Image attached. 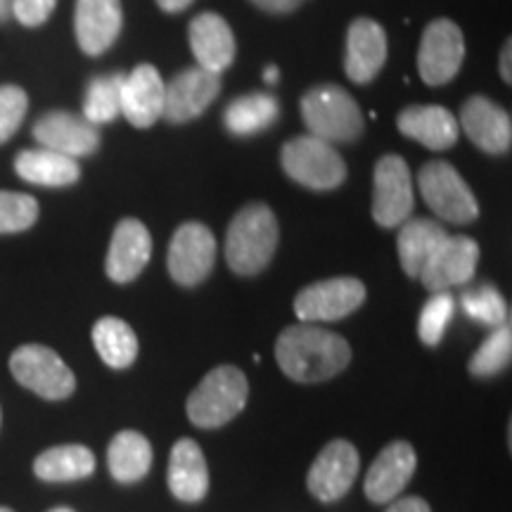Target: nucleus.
Here are the masks:
<instances>
[{
    "label": "nucleus",
    "instance_id": "obj_1",
    "mask_svg": "<svg viewBox=\"0 0 512 512\" xmlns=\"http://www.w3.org/2000/svg\"><path fill=\"white\" fill-rule=\"evenodd\" d=\"M275 358L283 373L294 382H325L351 363L349 342L337 332L313 323L290 325L275 342Z\"/></svg>",
    "mask_w": 512,
    "mask_h": 512
},
{
    "label": "nucleus",
    "instance_id": "obj_2",
    "mask_svg": "<svg viewBox=\"0 0 512 512\" xmlns=\"http://www.w3.org/2000/svg\"><path fill=\"white\" fill-rule=\"evenodd\" d=\"M278 219L266 204L254 202L240 209L226 233V261L238 275H256L271 264L278 247Z\"/></svg>",
    "mask_w": 512,
    "mask_h": 512
},
{
    "label": "nucleus",
    "instance_id": "obj_3",
    "mask_svg": "<svg viewBox=\"0 0 512 512\" xmlns=\"http://www.w3.org/2000/svg\"><path fill=\"white\" fill-rule=\"evenodd\" d=\"M302 119L309 136L325 140V143H354L366 131V121L358 102L344 88L316 86L304 93Z\"/></svg>",
    "mask_w": 512,
    "mask_h": 512
},
{
    "label": "nucleus",
    "instance_id": "obj_4",
    "mask_svg": "<svg viewBox=\"0 0 512 512\" xmlns=\"http://www.w3.org/2000/svg\"><path fill=\"white\" fill-rule=\"evenodd\" d=\"M249 382L247 375L235 366H219L197 384L188 396V418L202 430H216L238 418L247 406Z\"/></svg>",
    "mask_w": 512,
    "mask_h": 512
},
{
    "label": "nucleus",
    "instance_id": "obj_5",
    "mask_svg": "<svg viewBox=\"0 0 512 512\" xmlns=\"http://www.w3.org/2000/svg\"><path fill=\"white\" fill-rule=\"evenodd\" d=\"M280 164L294 183L309 190H335L347 181V162L325 140L297 136L283 145Z\"/></svg>",
    "mask_w": 512,
    "mask_h": 512
},
{
    "label": "nucleus",
    "instance_id": "obj_6",
    "mask_svg": "<svg viewBox=\"0 0 512 512\" xmlns=\"http://www.w3.org/2000/svg\"><path fill=\"white\" fill-rule=\"evenodd\" d=\"M422 200L446 223H472L479 216L475 192L448 162H427L418 174Z\"/></svg>",
    "mask_w": 512,
    "mask_h": 512
},
{
    "label": "nucleus",
    "instance_id": "obj_7",
    "mask_svg": "<svg viewBox=\"0 0 512 512\" xmlns=\"http://www.w3.org/2000/svg\"><path fill=\"white\" fill-rule=\"evenodd\" d=\"M10 370L15 380L29 392L48 401H62L74 394L76 377L60 354L43 344H24L10 356Z\"/></svg>",
    "mask_w": 512,
    "mask_h": 512
},
{
    "label": "nucleus",
    "instance_id": "obj_8",
    "mask_svg": "<svg viewBox=\"0 0 512 512\" xmlns=\"http://www.w3.org/2000/svg\"><path fill=\"white\" fill-rule=\"evenodd\" d=\"M465 60V36L456 22L439 17L422 31L418 72L427 86H446L456 79Z\"/></svg>",
    "mask_w": 512,
    "mask_h": 512
},
{
    "label": "nucleus",
    "instance_id": "obj_9",
    "mask_svg": "<svg viewBox=\"0 0 512 512\" xmlns=\"http://www.w3.org/2000/svg\"><path fill=\"white\" fill-rule=\"evenodd\" d=\"M366 294V285L358 278L320 280L294 297V313L302 323H332L361 309Z\"/></svg>",
    "mask_w": 512,
    "mask_h": 512
},
{
    "label": "nucleus",
    "instance_id": "obj_10",
    "mask_svg": "<svg viewBox=\"0 0 512 512\" xmlns=\"http://www.w3.org/2000/svg\"><path fill=\"white\" fill-rule=\"evenodd\" d=\"M413 181L406 159L384 155L375 164L373 219L380 228H399L413 214Z\"/></svg>",
    "mask_w": 512,
    "mask_h": 512
},
{
    "label": "nucleus",
    "instance_id": "obj_11",
    "mask_svg": "<svg viewBox=\"0 0 512 512\" xmlns=\"http://www.w3.org/2000/svg\"><path fill=\"white\" fill-rule=\"evenodd\" d=\"M216 264V238L204 223L188 221L176 230L169 245V266L174 283L195 287L209 278Z\"/></svg>",
    "mask_w": 512,
    "mask_h": 512
},
{
    "label": "nucleus",
    "instance_id": "obj_12",
    "mask_svg": "<svg viewBox=\"0 0 512 512\" xmlns=\"http://www.w3.org/2000/svg\"><path fill=\"white\" fill-rule=\"evenodd\" d=\"M358 467H361V456L356 446L351 441L335 439L313 460L306 486L320 503L339 501L349 494L351 484L356 482Z\"/></svg>",
    "mask_w": 512,
    "mask_h": 512
},
{
    "label": "nucleus",
    "instance_id": "obj_13",
    "mask_svg": "<svg viewBox=\"0 0 512 512\" xmlns=\"http://www.w3.org/2000/svg\"><path fill=\"white\" fill-rule=\"evenodd\" d=\"M221 93V74L202 67H188L164 83L162 117L171 124H185L197 119Z\"/></svg>",
    "mask_w": 512,
    "mask_h": 512
},
{
    "label": "nucleus",
    "instance_id": "obj_14",
    "mask_svg": "<svg viewBox=\"0 0 512 512\" xmlns=\"http://www.w3.org/2000/svg\"><path fill=\"white\" fill-rule=\"evenodd\" d=\"M477 264V240L467 238V235H448L432 254V259L427 261V266L422 268L418 280L427 292H446L448 287L470 283L477 273Z\"/></svg>",
    "mask_w": 512,
    "mask_h": 512
},
{
    "label": "nucleus",
    "instance_id": "obj_15",
    "mask_svg": "<svg viewBox=\"0 0 512 512\" xmlns=\"http://www.w3.org/2000/svg\"><path fill=\"white\" fill-rule=\"evenodd\" d=\"M458 126L486 155H505L512 145L510 114L484 95H472L463 102Z\"/></svg>",
    "mask_w": 512,
    "mask_h": 512
},
{
    "label": "nucleus",
    "instance_id": "obj_16",
    "mask_svg": "<svg viewBox=\"0 0 512 512\" xmlns=\"http://www.w3.org/2000/svg\"><path fill=\"white\" fill-rule=\"evenodd\" d=\"M415 465H418V458H415V448L408 441H392L389 446H384L380 456L370 465L366 482H363L368 501L380 505L396 501L413 479Z\"/></svg>",
    "mask_w": 512,
    "mask_h": 512
},
{
    "label": "nucleus",
    "instance_id": "obj_17",
    "mask_svg": "<svg viewBox=\"0 0 512 512\" xmlns=\"http://www.w3.org/2000/svg\"><path fill=\"white\" fill-rule=\"evenodd\" d=\"M34 138L41 143V147H48V150L74 159L93 155L100 147L98 126L88 124L83 117H76V114L64 110L43 114L34 124Z\"/></svg>",
    "mask_w": 512,
    "mask_h": 512
},
{
    "label": "nucleus",
    "instance_id": "obj_18",
    "mask_svg": "<svg viewBox=\"0 0 512 512\" xmlns=\"http://www.w3.org/2000/svg\"><path fill=\"white\" fill-rule=\"evenodd\" d=\"M152 238L143 221L124 219L114 228L110 252H107L105 271L112 283H133L145 266L150 264Z\"/></svg>",
    "mask_w": 512,
    "mask_h": 512
},
{
    "label": "nucleus",
    "instance_id": "obj_19",
    "mask_svg": "<svg viewBox=\"0 0 512 512\" xmlns=\"http://www.w3.org/2000/svg\"><path fill=\"white\" fill-rule=\"evenodd\" d=\"M124 27L121 0H76L74 31L86 55H102L114 46Z\"/></svg>",
    "mask_w": 512,
    "mask_h": 512
},
{
    "label": "nucleus",
    "instance_id": "obj_20",
    "mask_svg": "<svg viewBox=\"0 0 512 512\" xmlns=\"http://www.w3.org/2000/svg\"><path fill=\"white\" fill-rule=\"evenodd\" d=\"M387 62V31L370 17H358L347 31L344 69L354 83H370Z\"/></svg>",
    "mask_w": 512,
    "mask_h": 512
},
{
    "label": "nucleus",
    "instance_id": "obj_21",
    "mask_svg": "<svg viewBox=\"0 0 512 512\" xmlns=\"http://www.w3.org/2000/svg\"><path fill=\"white\" fill-rule=\"evenodd\" d=\"M188 38L197 67L221 74L235 60V36L230 24L216 12H202L190 22Z\"/></svg>",
    "mask_w": 512,
    "mask_h": 512
},
{
    "label": "nucleus",
    "instance_id": "obj_22",
    "mask_svg": "<svg viewBox=\"0 0 512 512\" xmlns=\"http://www.w3.org/2000/svg\"><path fill=\"white\" fill-rule=\"evenodd\" d=\"M164 112V81L152 64H138L124 76L121 114L136 128H150Z\"/></svg>",
    "mask_w": 512,
    "mask_h": 512
},
{
    "label": "nucleus",
    "instance_id": "obj_23",
    "mask_svg": "<svg viewBox=\"0 0 512 512\" xmlns=\"http://www.w3.org/2000/svg\"><path fill=\"white\" fill-rule=\"evenodd\" d=\"M396 126L406 138L418 140L427 150H451L460 138L458 119L439 105H411L399 112Z\"/></svg>",
    "mask_w": 512,
    "mask_h": 512
},
{
    "label": "nucleus",
    "instance_id": "obj_24",
    "mask_svg": "<svg viewBox=\"0 0 512 512\" xmlns=\"http://www.w3.org/2000/svg\"><path fill=\"white\" fill-rule=\"evenodd\" d=\"M169 489L178 501L197 503L209 491V470L202 448L192 439L176 441L169 458Z\"/></svg>",
    "mask_w": 512,
    "mask_h": 512
},
{
    "label": "nucleus",
    "instance_id": "obj_25",
    "mask_svg": "<svg viewBox=\"0 0 512 512\" xmlns=\"http://www.w3.org/2000/svg\"><path fill=\"white\" fill-rule=\"evenodd\" d=\"M15 171L22 181L46 188H67L81 178V166L74 157L60 155V152L38 147V150H24L15 159Z\"/></svg>",
    "mask_w": 512,
    "mask_h": 512
},
{
    "label": "nucleus",
    "instance_id": "obj_26",
    "mask_svg": "<svg viewBox=\"0 0 512 512\" xmlns=\"http://www.w3.org/2000/svg\"><path fill=\"white\" fill-rule=\"evenodd\" d=\"M446 238V228L437 221L408 219L406 223H401L396 247H399V261L403 273L408 278H418L422 268L427 266V261L432 259V254L437 252Z\"/></svg>",
    "mask_w": 512,
    "mask_h": 512
},
{
    "label": "nucleus",
    "instance_id": "obj_27",
    "mask_svg": "<svg viewBox=\"0 0 512 512\" xmlns=\"http://www.w3.org/2000/svg\"><path fill=\"white\" fill-rule=\"evenodd\" d=\"M107 467H110V475L121 484L140 482L152 467L150 441L140 432H119L107 448Z\"/></svg>",
    "mask_w": 512,
    "mask_h": 512
},
{
    "label": "nucleus",
    "instance_id": "obj_28",
    "mask_svg": "<svg viewBox=\"0 0 512 512\" xmlns=\"http://www.w3.org/2000/svg\"><path fill=\"white\" fill-rule=\"evenodd\" d=\"M95 456L91 448L81 444L55 446L34 460V472L43 482H76L95 472Z\"/></svg>",
    "mask_w": 512,
    "mask_h": 512
},
{
    "label": "nucleus",
    "instance_id": "obj_29",
    "mask_svg": "<svg viewBox=\"0 0 512 512\" xmlns=\"http://www.w3.org/2000/svg\"><path fill=\"white\" fill-rule=\"evenodd\" d=\"M280 117V105L268 93H247L233 100L223 112V124L233 136L247 138L271 128Z\"/></svg>",
    "mask_w": 512,
    "mask_h": 512
},
{
    "label": "nucleus",
    "instance_id": "obj_30",
    "mask_svg": "<svg viewBox=\"0 0 512 512\" xmlns=\"http://www.w3.org/2000/svg\"><path fill=\"white\" fill-rule=\"evenodd\" d=\"M93 344L110 368L124 370L138 358V337L126 320L105 316L93 325Z\"/></svg>",
    "mask_w": 512,
    "mask_h": 512
},
{
    "label": "nucleus",
    "instance_id": "obj_31",
    "mask_svg": "<svg viewBox=\"0 0 512 512\" xmlns=\"http://www.w3.org/2000/svg\"><path fill=\"white\" fill-rule=\"evenodd\" d=\"M126 74L95 76L88 83L86 98H83V119L93 126L110 124L121 114V86Z\"/></svg>",
    "mask_w": 512,
    "mask_h": 512
},
{
    "label": "nucleus",
    "instance_id": "obj_32",
    "mask_svg": "<svg viewBox=\"0 0 512 512\" xmlns=\"http://www.w3.org/2000/svg\"><path fill=\"white\" fill-rule=\"evenodd\" d=\"M512 358V328L510 323L498 325V328L486 337V342L470 358V373L477 377L498 375L510 366Z\"/></svg>",
    "mask_w": 512,
    "mask_h": 512
},
{
    "label": "nucleus",
    "instance_id": "obj_33",
    "mask_svg": "<svg viewBox=\"0 0 512 512\" xmlns=\"http://www.w3.org/2000/svg\"><path fill=\"white\" fill-rule=\"evenodd\" d=\"M460 306H463V311L472 320L491 325V328H498V325H503L505 318H508V306H505L503 294L489 283L479 285L475 290H467L463 297H460Z\"/></svg>",
    "mask_w": 512,
    "mask_h": 512
},
{
    "label": "nucleus",
    "instance_id": "obj_34",
    "mask_svg": "<svg viewBox=\"0 0 512 512\" xmlns=\"http://www.w3.org/2000/svg\"><path fill=\"white\" fill-rule=\"evenodd\" d=\"M456 311V299L451 292H434L427 304L422 306L418 320V335L425 347H437Z\"/></svg>",
    "mask_w": 512,
    "mask_h": 512
},
{
    "label": "nucleus",
    "instance_id": "obj_35",
    "mask_svg": "<svg viewBox=\"0 0 512 512\" xmlns=\"http://www.w3.org/2000/svg\"><path fill=\"white\" fill-rule=\"evenodd\" d=\"M38 219V202L24 192L0 190V235L22 233Z\"/></svg>",
    "mask_w": 512,
    "mask_h": 512
},
{
    "label": "nucleus",
    "instance_id": "obj_36",
    "mask_svg": "<svg viewBox=\"0 0 512 512\" xmlns=\"http://www.w3.org/2000/svg\"><path fill=\"white\" fill-rule=\"evenodd\" d=\"M29 110L27 93L19 86H0V145L8 143Z\"/></svg>",
    "mask_w": 512,
    "mask_h": 512
},
{
    "label": "nucleus",
    "instance_id": "obj_37",
    "mask_svg": "<svg viewBox=\"0 0 512 512\" xmlns=\"http://www.w3.org/2000/svg\"><path fill=\"white\" fill-rule=\"evenodd\" d=\"M57 0H12V15L24 27H41L53 15Z\"/></svg>",
    "mask_w": 512,
    "mask_h": 512
},
{
    "label": "nucleus",
    "instance_id": "obj_38",
    "mask_svg": "<svg viewBox=\"0 0 512 512\" xmlns=\"http://www.w3.org/2000/svg\"><path fill=\"white\" fill-rule=\"evenodd\" d=\"M252 3L259 10L271 12V15H287V12H294L306 0H252Z\"/></svg>",
    "mask_w": 512,
    "mask_h": 512
},
{
    "label": "nucleus",
    "instance_id": "obj_39",
    "mask_svg": "<svg viewBox=\"0 0 512 512\" xmlns=\"http://www.w3.org/2000/svg\"><path fill=\"white\" fill-rule=\"evenodd\" d=\"M387 512H432L427 501H422L418 496H408V498H399V501L389 503Z\"/></svg>",
    "mask_w": 512,
    "mask_h": 512
},
{
    "label": "nucleus",
    "instance_id": "obj_40",
    "mask_svg": "<svg viewBox=\"0 0 512 512\" xmlns=\"http://www.w3.org/2000/svg\"><path fill=\"white\" fill-rule=\"evenodd\" d=\"M510 62H512V41L508 38L503 46V53H501V62H498V69H501V76L505 83H512V69H510Z\"/></svg>",
    "mask_w": 512,
    "mask_h": 512
},
{
    "label": "nucleus",
    "instance_id": "obj_41",
    "mask_svg": "<svg viewBox=\"0 0 512 512\" xmlns=\"http://www.w3.org/2000/svg\"><path fill=\"white\" fill-rule=\"evenodd\" d=\"M192 3H195V0H157L159 10L169 12V15H178V12L188 10Z\"/></svg>",
    "mask_w": 512,
    "mask_h": 512
},
{
    "label": "nucleus",
    "instance_id": "obj_42",
    "mask_svg": "<svg viewBox=\"0 0 512 512\" xmlns=\"http://www.w3.org/2000/svg\"><path fill=\"white\" fill-rule=\"evenodd\" d=\"M278 79H280V69L275 67V64H271V67H266L264 81L268 83V86H275V83H278Z\"/></svg>",
    "mask_w": 512,
    "mask_h": 512
},
{
    "label": "nucleus",
    "instance_id": "obj_43",
    "mask_svg": "<svg viewBox=\"0 0 512 512\" xmlns=\"http://www.w3.org/2000/svg\"><path fill=\"white\" fill-rule=\"evenodd\" d=\"M12 15V0H0V22Z\"/></svg>",
    "mask_w": 512,
    "mask_h": 512
},
{
    "label": "nucleus",
    "instance_id": "obj_44",
    "mask_svg": "<svg viewBox=\"0 0 512 512\" xmlns=\"http://www.w3.org/2000/svg\"><path fill=\"white\" fill-rule=\"evenodd\" d=\"M50 512H74L72 508H55V510H50Z\"/></svg>",
    "mask_w": 512,
    "mask_h": 512
},
{
    "label": "nucleus",
    "instance_id": "obj_45",
    "mask_svg": "<svg viewBox=\"0 0 512 512\" xmlns=\"http://www.w3.org/2000/svg\"><path fill=\"white\" fill-rule=\"evenodd\" d=\"M0 512H12L10 508H0Z\"/></svg>",
    "mask_w": 512,
    "mask_h": 512
}]
</instances>
